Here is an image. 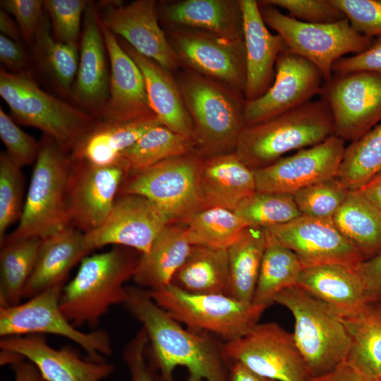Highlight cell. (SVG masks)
<instances>
[{
  "label": "cell",
  "mask_w": 381,
  "mask_h": 381,
  "mask_svg": "<svg viewBox=\"0 0 381 381\" xmlns=\"http://www.w3.org/2000/svg\"><path fill=\"white\" fill-rule=\"evenodd\" d=\"M126 309L143 325L157 368L172 381L177 366L186 368L188 381H229L222 345L210 334L183 329L140 286L126 287Z\"/></svg>",
  "instance_id": "1"
},
{
  "label": "cell",
  "mask_w": 381,
  "mask_h": 381,
  "mask_svg": "<svg viewBox=\"0 0 381 381\" xmlns=\"http://www.w3.org/2000/svg\"><path fill=\"white\" fill-rule=\"evenodd\" d=\"M174 76L192 120L195 151L204 158L234 152L245 126L244 94L186 69Z\"/></svg>",
  "instance_id": "2"
},
{
  "label": "cell",
  "mask_w": 381,
  "mask_h": 381,
  "mask_svg": "<svg viewBox=\"0 0 381 381\" xmlns=\"http://www.w3.org/2000/svg\"><path fill=\"white\" fill-rule=\"evenodd\" d=\"M133 250L116 246L81 260L59 298L61 313L75 327L97 329L111 306L123 305L127 298L124 284L133 277L140 258Z\"/></svg>",
  "instance_id": "3"
},
{
  "label": "cell",
  "mask_w": 381,
  "mask_h": 381,
  "mask_svg": "<svg viewBox=\"0 0 381 381\" xmlns=\"http://www.w3.org/2000/svg\"><path fill=\"white\" fill-rule=\"evenodd\" d=\"M335 135L333 119L320 98L242 129L234 152L252 169L268 166L294 150Z\"/></svg>",
  "instance_id": "4"
},
{
  "label": "cell",
  "mask_w": 381,
  "mask_h": 381,
  "mask_svg": "<svg viewBox=\"0 0 381 381\" xmlns=\"http://www.w3.org/2000/svg\"><path fill=\"white\" fill-rule=\"evenodd\" d=\"M274 303L294 316L293 335L310 378L329 372L347 358L349 334L341 317L326 302L296 285L280 291Z\"/></svg>",
  "instance_id": "5"
},
{
  "label": "cell",
  "mask_w": 381,
  "mask_h": 381,
  "mask_svg": "<svg viewBox=\"0 0 381 381\" xmlns=\"http://www.w3.org/2000/svg\"><path fill=\"white\" fill-rule=\"evenodd\" d=\"M0 95L14 121L41 130L68 154L97 121L83 109L42 90L25 72L1 68Z\"/></svg>",
  "instance_id": "6"
},
{
  "label": "cell",
  "mask_w": 381,
  "mask_h": 381,
  "mask_svg": "<svg viewBox=\"0 0 381 381\" xmlns=\"http://www.w3.org/2000/svg\"><path fill=\"white\" fill-rule=\"evenodd\" d=\"M69 154L43 134L19 223L0 245L28 238H43L68 225L66 193Z\"/></svg>",
  "instance_id": "7"
},
{
  "label": "cell",
  "mask_w": 381,
  "mask_h": 381,
  "mask_svg": "<svg viewBox=\"0 0 381 381\" xmlns=\"http://www.w3.org/2000/svg\"><path fill=\"white\" fill-rule=\"evenodd\" d=\"M153 301L179 322L195 332L238 339L258 322L267 308L222 294H193L172 284L147 290Z\"/></svg>",
  "instance_id": "8"
},
{
  "label": "cell",
  "mask_w": 381,
  "mask_h": 381,
  "mask_svg": "<svg viewBox=\"0 0 381 381\" xmlns=\"http://www.w3.org/2000/svg\"><path fill=\"white\" fill-rule=\"evenodd\" d=\"M203 159L193 151L129 174L118 195L143 196L155 203L170 223H183L193 214L205 208L200 186Z\"/></svg>",
  "instance_id": "9"
},
{
  "label": "cell",
  "mask_w": 381,
  "mask_h": 381,
  "mask_svg": "<svg viewBox=\"0 0 381 381\" xmlns=\"http://www.w3.org/2000/svg\"><path fill=\"white\" fill-rule=\"evenodd\" d=\"M259 6L266 25L282 37L289 51L315 66L325 83L332 79V67L337 60L347 54L363 52L374 39L356 32L347 18L333 23H308L274 6Z\"/></svg>",
  "instance_id": "10"
},
{
  "label": "cell",
  "mask_w": 381,
  "mask_h": 381,
  "mask_svg": "<svg viewBox=\"0 0 381 381\" xmlns=\"http://www.w3.org/2000/svg\"><path fill=\"white\" fill-rule=\"evenodd\" d=\"M64 285L51 287L30 298L23 303L0 306L1 337L32 334H52L68 339L78 344L94 361H105L111 355V338L104 329L84 332L75 327L59 308Z\"/></svg>",
  "instance_id": "11"
},
{
  "label": "cell",
  "mask_w": 381,
  "mask_h": 381,
  "mask_svg": "<svg viewBox=\"0 0 381 381\" xmlns=\"http://www.w3.org/2000/svg\"><path fill=\"white\" fill-rule=\"evenodd\" d=\"M164 30L181 68L220 81L244 94L246 63L243 40H228L194 28Z\"/></svg>",
  "instance_id": "12"
},
{
  "label": "cell",
  "mask_w": 381,
  "mask_h": 381,
  "mask_svg": "<svg viewBox=\"0 0 381 381\" xmlns=\"http://www.w3.org/2000/svg\"><path fill=\"white\" fill-rule=\"evenodd\" d=\"M227 360L277 381H309L303 358L289 333L274 322L257 324L242 337L222 345Z\"/></svg>",
  "instance_id": "13"
},
{
  "label": "cell",
  "mask_w": 381,
  "mask_h": 381,
  "mask_svg": "<svg viewBox=\"0 0 381 381\" xmlns=\"http://www.w3.org/2000/svg\"><path fill=\"white\" fill-rule=\"evenodd\" d=\"M320 98L327 104L335 135L353 142L381 121V75L366 71L333 75Z\"/></svg>",
  "instance_id": "14"
},
{
  "label": "cell",
  "mask_w": 381,
  "mask_h": 381,
  "mask_svg": "<svg viewBox=\"0 0 381 381\" xmlns=\"http://www.w3.org/2000/svg\"><path fill=\"white\" fill-rule=\"evenodd\" d=\"M71 162L66 193L68 225L86 234L105 221L128 172L120 162L96 165Z\"/></svg>",
  "instance_id": "15"
},
{
  "label": "cell",
  "mask_w": 381,
  "mask_h": 381,
  "mask_svg": "<svg viewBox=\"0 0 381 381\" xmlns=\"http://www.w3.org/2000/svg\"><path fill=\"white\" fill-rule=\"evenodd\" d=\"M99 4L97 11L104 28L174 74L181 68L161 27L157 1L136 0L124 4L121 1H103Z\"/></svg>",
  "instance_id": "16"
},
{
  "label": "cell",
  "mask_w": 381,
  "mask_h": 381,
  "mask_svg": "<svg viewBox=\"0 0 381 381\" xmlns=\"http://www.w3.org/2000/svg\"><path fill=\"white\" fill-rule=\"evenodd\" d=\"M345 143L334 135L268 166L253 169L256 191L294 195L314 183L335 179L343 159Z\"/></svg>",
  "instance_id": "17"
},
{
  "label": "cell",
  "mask_w": 381,
  "mask_h": 381,
  "mask_svg": "<svg viewBox=\"0 0 381 381\" xmlns=\"http://www.w3.org/2000/svg\"><path fill=\"white\" fill-rule=\"evenodd\" d=\"M325 80L318 68L288 49L277 57L274 79L260 97L246 101L245 126L267 120L304 104L320 95Z\"/></svg>",
  "instance_id": "18"
},
{
  "label": "cell",
  "mask_w": 381,
  "mask_h": 381,
  "mask_svg": "<svg viewBox=\"0 0 381 381\" xmlns=\"http://www.w3.org/2000/svg\"><path fill=\"white\" fill-rule=\"evenodd\" d=\"M169 223L165 214L147 198L135 194L119 195L102 224L84 234L85 243L90 251L116 245L143 254Z\"/></svg>",
  "instance_id": "19"
},
{
  "label": "cell",
  "mask_w": 381,
  "mask_h": 381,
  "mask_svg": "<svg viewBox=\"0 0 381 381\" xmlns=\"http://www.w3.org/2000/svg\"><path fill=\"white\" fill-rule=\"evenodd\" d=\"M265 229L295 253L303 268L329 263L356 267L365 260L358 249L339 231L332 219L301 215Z\"/></svg>",
  "instance_id": "20"
},
{
  "label": "cell",
  "mask_w": 381,
  "mask_h": 381,
  "mask_svg": "<svg viewBox=\"0 0 381 381\" xmlns=\"http://www.w3.org/2000/svg\"><path fill=\"white\" fill-rule=\"evenodd\" d=\"M0 348L34 364L44 381H101L114 369L106 361L82 358L71 346L54 349L47 344L44 334L1 337Z\"/></svg>",
  "instance_id": "21"
},
{
  "label": "cell",
  "mask_w": 381,
  "mask_h": 381,
  "mask_svg": "<svg viewBox=\"0 0 381 381\" xmlns=\"http://www.w3.org/2000/svg\"><path fill=\"white\" fill-rule=\"evenodd\" d=\"M107 56L99 13L90 1L84 13L78 68L70 97L98 119L109 97L110 75Z\"/></svg>",
  "instance_id": "22"
},
{
  "label": "cell",
  "mask_w": 381,
  "mask_h": 381,
  "mask_svg": "<svg viewBox=\"0 0 381 381\" xmlns=\"http://www.w3.org/2000/svg\"><path fill=\"white\" fill-rule=\"evenodd\" d=\"M102 31L111 72L109 97L99 119L125 121L155 114L140 69L116 35L103 26Z\"/></svg>",
  "instance_id": "23"
},
{
  "label": "cell",
  "mask_w": 381,
  "mask_h": 381,
  "mask_svg": "<svg viewBox=\"0 0 381 381\" xmlns=\"http://www.w3.org/2000/svg\"><path fill=\"white\" fill-rule=\"evenodd\" d=\"M246 50V101L261 97L272 84L279 55L287 47L278 34L270 32L258 1L240 0Z\"/></svg>",
  "instance_id": "24"
},
{
  "label": "cell",
  "mask_w": 381,
  "mask_h": 381,
  "mask_svg": "<svg viewBox=\"0 0 381 381\" xmlns=\"http://www.w3.org/2000/svg\"><path fill=\"white\" fill-rule=\"evenodd\" d=\"M157 11L164 29L194 28L228 40H243L240 0L162 1Z\"/></svg>",
  "instance_id": "25"
},
{
  "label": "cell",
  "mask_w": 381,
  "mask_h": 381,
  "mask_svg": "<svg viewBox=\"0 0 381 381\" xmlns=\"http://www.w3.org/2000/svg\"><path fill=\"white\" fill-rule=\"evenodd\" d=\"M84 233L66 225L42 238L34 270L23 296L30 298L57 285H64L70 270L88 255Z\"/></svg>",
  "instance_id": "26"
},
{
  "label": "cell",
  "mask_w": 381,
  "mask_h": 381,
  "mask_svg": "<svg viewBox=\"0 0 381 381\" xmlns=\"http://www.w3.org/2000/svg\"><path fill=\"white\" fill-rule=\"evenodd\" d=\"M159 125L163 124L155 114L125 121L97 119L71 151L70 159L96 165L119 163L123 151Z\"/></svg>",
  "instance_id": "27"
},
{
  "label": "cell",
  "mask_w": 381,
  "mask_h": 381,
  "mask_svg": "<svg viewBox=\"0 0 381 381\" xmlns=\"http://www.w3.org/2000/svg\"><path fill=\"white\" fill-rule=\"evenodd\" d=\"M200 186L205 208L222 207L231 211L256 191L253 170L235 152L205 157Z\"/></svg>",
  "instance_id": "28"
},
{
  "label": "cell",
  "mask_w": 381,
  "mask_h": 381,
  "mask_svg": "<svg viewBox=\"0 0 381 381\" xmlns=\"http://www.w3.org/2000/svg\"><path fill=\"white\" fill-rule=\"evenodd\" d=\"M121 45L140 69L150 107L161 123L193 139V126L174 74L136 52L126 42Z\"/></svg>",
  "instance_id": "29"
},
{
  "label": "cell",
  "mask_w": 381,
  "mask_h": 381,
  "mask_svg": "<svg viewBox=\"0 0 381 381\" xmlns=\"http://www.w3.org/2000/svg\"><path fill=\"white\" fill-rule=\"evenodd\" d=\"M297 286L326 302L341 317L356 313L367 303L356 267L329 263L305 267Z\"/></svg>",
  "instance_id": "30"
},
{
  "label": "cell",
  "mask_w": 381,
  "mask_h": 381,
  "mask_svg": "<svg viewBox=\"0 0 381 381\" xmlns=\"http://www.w3.org/2000/svg\"><path fill=\"white\" fill-rule=\"evenodd\" d=\"M192 245L182 223H169L156 237L149 250L141 254L132 279L147 290H157L171 284L188 257Z\"/></svg>",
  "instance_id": "31"
},
{
  "label": "cell",
  "mask_w": 381,
  "mask_h": 381,
  "mask_svg": "<svg viewBox=\"0 0 381 381\" xmlns=\"http://www.w3.org/2000/svg\"><path fill=\"white\" fill-rule=\"evenodd\" d=\"M171 284L193 294L229 296L230 277L227 249L192 246Z\"/></svg>",
  "instance_id": "32"
},
{
  "label": "cell",
  "mask_w": 381,
  "mask_h": 381,
  "mask_svg": "<svg viewBox=\"0 0 381 381\" xmlns=\"http://www.w3.org/2000/svg\"><path fill=\"white\" fill-rule=\"evenodd\" d=\"M332 220L365 259L381 252V210L359 190H349Z\"/></svg>",
  "instance_id": "33"
},
{
  "label": "cell",
  "mask_w": 381,
  "mask_h": 381,
  "mask_svg": "<svg viewBox=\"0 0 381 381\" xmlns=\"http://www.w3.org/2000/svg\"><path fill=\"white\" fill-rule=\"evenodd\" d=\"M265 246V229L247 226L228 247L229 296L252 303Z\"/></svg>",
  "instance_id": "34"
},
{
  "label": "cell",
  "mask_w": 381,
  "mask_h": 381,
  "mask_svg": "<svg viewBox=\"0 0 381 381\" xmlns=\"http://www.w3.org/2000/svg\"><path fill=\"white\" fill-rule=\"evenodd\" d=\"M351 338L346 360L365 375L381 371V302H369L356 313L341 317Z\"/></svg>",
  "instance_id": "35"
},
{
  "label": "cell",
  "mask_w": 381,
  "mask_h": 381,
  "mask_svg": "<svg viewBox=\"0 0 381 381\" xmlns=\"http://www.w3.org/2000/svg\"><path fill=\"white\" fill-rule=\"evenodd\" d=\"M265 229L266 246L252 303L267 308L280 291L297 285L303 267L294 252Z\"/></svg>",
  "instance_id": "36"
},
{
  "label": "cell",
  "mask_w": 381,
  "mask_h": 381,
  "mask_svg": "<svg viewBox=\"0 0 381 381\" xmlns=\"http://www.w3.org/2000/svg\"><path fill=\"white\" fill-rule=\"evenodd\" d=\"M33 41L36 59L41 68L61 92L70 96L78 68L80 44L56 40L45 10Z\"/></svg>",
  "instance_id": "37"
},
{
  "label": "cell",
  "mask_w": 381,
  "mask_h": 381,
  "mask_svg": "<svg viewBox=\"0 0 381 381\" xmlns=\"http://www.w3.org/2000/svg\"><path fill=\"white\" fill-rule=\"evenodd\" d=\"M193 151L195 150L192 138L159 125L147 131L133 145L123 151L119 162L129 174Z\"/></svg>",
  "instance_id": "38"
},
{
  "label": "cell",
  "mask_w": 381,
  "mask_h": 381,
  "mask_svg": "<svg viewBox=\"0 0 381 381\" xmlns=\"http://www.w3.org/2000/svg\"><path fill=\"white\" fill-rule=\"evenodd\" d=\"M42 238L20 239L1 246L0 306L20 303L27 282L34 270Z\"/></svg>",
  "instance_id": "39"
},
{
  "label": "cell",
  "mask_w": 381,
  "mask_h": 381,
  "mask_svg": "<svg viewBox=\"0 0 381 381\" xmlns=\"http://www.w3.org/2000/svg\"><path fill=\"white\" fill-rule=\"evenodd\" d=\"M182 224L192 246L225 249L248 226L234 211L222 207L202 209Z\"/></svg>",
  "instance_id": "40"
},
{
  "label": "cell",
  "mask_w": 381,
  "mask_h": 381,
  "mask_svg": "<svg viewBox=\"0 0 381 381\" xmlns=\"http://www.w3.org/2000/svg\"><path fill=\"white\" fill-rule=\"evenodd\" d=\"M381 171V121L346 146L336 179L349 190L361 188Z\"/></svg>",
  "instance_id": "41"
},
{
  "label": "cell",
  "mask_w": 381,
  "mask_h": 381,
  "mask_svg": "<svg viewBox=\"0 0 381 381\" xmlns=\"http://www.w3.org/2000/svg\"><path fill=\"white\" fill-rule=\"evenodd\" d=\"M248 226L267 228L291 222L302 213L293 195L255 191L234 211Z\"/></svg>",
  "instance_id": "42"
},
{
  "label": "cell",
  "mask_w": 381,
  "mask_h": 381,
  "mask_svg": "<svg viewBox=\"0 0 381 381\" xmlns=\"http://www.w3.org/2000/svg\"><path fill=\"white\" fill-rule=\"evenodd\" d=\"M23 176L21 167L6 152L0 153V245L8 228L19 220L23 205Z\"/></svg>",
  "instance_id": "43"
},
{
  "label": "cell",
  "mask_w": 381,
  "mask_h": 381,
  "mask_svg": "<svg viewBox=\"0 0 381 381\" xmlns=\"http://www.w3.org/2000/svg\"><path fill=\"white\" fill-rule=\"evenodd\" d=\"M349 192L336 179H332L302 188L293 197L303 215L332 219Z\"/></svg>",
  "instance_id": "44"
},
{
  "label": "cell",
  "mask_w": 381,
  "mask_h": 381,
  "mask_svg": "<svg viewBox=\"0 0 381 381\" xmlns=\"http://www.w3.org/2000/svg\"><path fill=\"white\" fill-rule=\"evenodd\" d=\"M90 1L44 0L54 39L66 44H80L85 8Z\"/></svg>",
  "instance_id": "45"
},
{
  "label": "cell",
  "mask_w": 381,
  "mask_h": 381,
  "mask_svg": "<svg viewBox=\"0 0 381 381\" xmlns=\"http://www.w3.org/2000/svg\"><path fill=\"white\" fill-rule=\"evenodd\" d=\"M258 3L283 8L289 16L308 23H333L346 18L332 0H262Z\"/></svg>",
  "instance_id": "46"
},
{
  "label": "cell",
  "mask_w": 381,
  "mask_h": 381,
  "mask_svg": "<svg viewBox=\"0 0 381 381\" xmlns=\"http://www.w3.org/2000/svg\"><path fill=\"white\" fill-rule=\"evenodd\" d=\"M0 138L9 157L23 167L35 163L40 141L23 131L11 116L0 108Z\"/></svg>",
  "instance_id": "47"
},
{
  "label": "cell",
  "mask_w": 381,
  "mask_h": 381,
  "mask_svg": "<svg viewBox=\"0 0 381 381\" xmlns=\"http://www.w3.org/2000/svg\"><path fill=\"white\" fill-rule=\"evenodd\" d=\"M361 35L381 36V0H332Z\"/></svg>",
  "instance_id": "48"
},
{
  "label": "cell",
  "mask_w": 381,
  "mask_h": 381,
  "mask_svg": "<svg viewBox=\"0 0 381 381\" xmlns=\"http://www.w3.org/2000/svg\"><path fill=\"white\" fill-rule=\"evenodd\" d=\"M1 6L14 16L24 40L28 43L33 41L44 13V1L3 0Z\"/></svg>",
  "instance_id": "49"
},
{
  "label": "cell",
  "mask_w": 381,
  "mask_h": 381,
  "mask_svg": "<svg viewBox=\"0 0 381 381\" xmlns=\"http://www.w3.org/2000/svg\"><path fill=\"white\" fill-rule=\"evenodd\" d=\"M358 71L381 75V36L375 37L370 46L363 52L342 57L332 67L333 75Z\"/></svg>",
  "instance_id": "50"
},
{
  "label": "cell",
  "mask_w": 381,
  "mask_h": 381,
  "mask_svg": "<svg viewBox=\"0 0 381 381\" xmlns=\"http://www.w3.org/2000/svg\"><path fill=\"white\" fill-rule=\"evenodd\" d=\"M148 339L142 327L125 346L123 358L129 370L131 381H153L152 373L146 361Z\"/></svg>",
  "instance_id": "51"
},
{
  "label": "cell",
  "mask_w": 381,
  "mask_h": 381,
  "mask_svg": "<svg viewBox=\"0 0 381 381\" xmlns=\"http://www.w3.org/2000/svg\"><path fill=\"white\" fill-rule=\"evenodd\" d=\"M367 303L381 302V252L363 260L356 267Z\"/></svg>",
  "instance_id": "52"
},
{
  "label": "cell",
  "mask_w": 381,
  "mask_h": 381,
  "mask_svg": "<svg viewBox=\"0 0 381 381\" xmlns=\"http://www.w3.org/2000/svg\"><path fill=\"white\" fill-rule=\"evenodd\" d=\"M0 61L10 72L24 73L28 57L23 47L18 41L0 35Z\"/></svg>",
  "instance_id": "53"
},
{
  "label": "cell",
  "mask_w": 381,
  "mask_h": 381,
  "mask_svg": "<svg viewBox=\"0 0 381 381\" xmlns=\"http://www.w3.org/2000/svg\"><path fill=\"white\" fill-rule=\"evenodd\" d=\"M309 381H377L375 377L362 373L346 359L329 372L310 378Z\"/></svg>",
  "instance_id": "54"
},
{
  "label": "cell",
  "mask_w": 381,
  "mask_h": 381,
  "mask_svg": "<svg viewBox=\"0 0 381 381\" xmlns=\"http://www.w3.org/2000/svg\"><path fill=\"white\" fill-rule=\"evenodd\" d=\"M11 367L14 373L13 381H42L41 375L34 364L23 359L12 365Z\"/></svg>",
  "instance_id": "55"
},
{
  "label": "cell",
  "mask_w": 381,
  "mask_h": 381,
  "mask_svg": "<svg viewBox=\"0 0 381 381\" xmlns=\"http://www.w3.org/2000/svg\"><path fill=\"white\" fill-rule=\"evenodd\" d=\"M229 381H277L252 371L239 362H234Z\"/></svg>",
  "instance_id": "56"
},
{
  "label": "cell",
  "mask_w": 381,
  "mask_h": 381,
  "mask_svg": "<svg viewBox=\"0 0 381 381\" xmlns=\"http://www.w3.org/2000/svg\"><path fill=\"white\" fill-rule=\"evenodd\" d=\"M359 190L381 210V171L360 188Z\"/></svg>",
  "instance_id": "57"
},
{
  "label": "cell",
  "mask_w": 381,
  "mask_h": 381,
  "mask_svg": "<svg viewBox=\"0 0 381 381\" xmlns=\"http://www.w3.org/2000/svg\"><path fill=\"white\" fill-rule=\"evenodd\" d=\"M0 31L1 35L15 41H18L22 36L17 22L1 8L0 9Z\"/></svg>",
  "instance_id": "58"
},
{
  "label": "cell",
  "mask_w": 381,
  "mask_h": 381,
  "mask_svg": "<svg viewBox=\"0 0 381 381\" xmlns=\"http://www.w3.org/2000/svg\"><path fill=\"white\" fill-rule=\"evenodd\" d=\"M376 379H377V381H381V371L377 375Z\"/></svg>",
  "instance_id": "59"
},
{
  "label": "cell",
  "mask_w": 381,
  "mask_h": 381,
  "mask_svg": "<svg viewBox=\"0 0 381 381\" xmlns=\"http://www.w3.org/2000/svg\"><path fill=\"white\" fill-rule=\"evenodd\" d=\"M42 381H44L43 380Z\"/></svg>",
  "instance_id": "60"
}]
</instances>
